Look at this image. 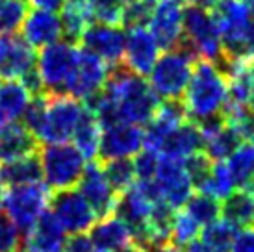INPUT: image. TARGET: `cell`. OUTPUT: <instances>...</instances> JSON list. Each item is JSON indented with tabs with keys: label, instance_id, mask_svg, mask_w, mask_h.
I'll list each match as a JSON object with an SVG mask.
<instances>
[{
	"label": "cell",
	"instance_id": "6da1fadb",
	"mask_svg": "<svg viewBox=\"0 0 254 252\" xmlns=\"http://www.w3.org/2000/svg\"><path fill=\"white\" fill-rule=\"evenodd\" d=\"M182 98L188 117L195 123L223 115L228 98V80L213 62L198 60Z\"/></svg>",
	"mask_w": 254,
	"mask_h": 252
},
{
	"label": "cell",
	"instance_id": "7a4b0ae2",
	"mask_svg": "<svg viewBox=\"0 0 254 252\" xmlns=\"http://www.w3.org/2000/svg\"><path fill=\"white\" fill-rule=\"evenodd\" d=\"M198 58L188 47L165 50L148 74V84L160 100H182Z\"/></svg>",
	"mask_w": 254,
	"mask_h": 252
},
{
	"label": "cell",
	"instance_id": "3957f363",
	"mask_svg": "<svg viewBox=\"0 0 254 252\" xmlns=\"http://www.w3.org/2000/svg\"><path fill=\"white\" fill-rule=\"evenodd\" d=\"M43 180L54 191L78 186L85 171V158L74 145L50 143L39 150Z\"/></svg>",
	"mask_w": 254,
	"mask_h": 252
},
{
	"label": "cell",
	"instance_id": "277c9868",
	"mask_svg": "<svg viewBox=\"0 0 254 252\" xmlns=\"http://www.w3.org/2000/svg\"><path fill=\"white\" fill-rule=\"evenodd\" d=\"M182 45L198 58L208 62H217L223 54L221 34L215 17L210 9L195 4L184 6V39Z\"/></svg>",
	"mask_w": 254,
	"mask_h": 252
},
{
	"label": "cell",
	"instance_id": "5b68a950",
	"mask_svg": "<svg viewBox=\"0 0 254 252\" xmlns=\"http://www.w3.org/2000/svg\"><path fill=\"white\" fill-rule=\"evenodd\" d=\"M50 188L45 182L9 186L2 195L4 213L21 232L30 230L37 219L50 208Z\"/></svg>",
	"mask_w": 254,
	"mask_h": 252
},
{
	"label": "cell",
	"instance_id": "8992f818",
	"mask_svg": "<svg viewBox=\"0 0 254 252\" xmlns=\"http://www.w3.org/2000/svg\"><path fill=\"white\" fill-rule=\"evenodd\" d=\"M78 50L74 43L67 39L43 47L37 54V72L49 95H67V82L78 62Z\"/></svg>",
	"mask_w": 254,
	"mask_h": 252
},
{
	"label": "cell",
	"instance_id": "52a82bcc",
	"mask_svg": "<svg viewBox=\"0 0 254 252\" xmlns=\"http://www.w3.org/2000/svg\"><path fill=\"white\" fill-rule=\"evenodd\" d=\"M82 112H84L82 100L71 95H49V108L37 141L43 145L67 143L76 130Z\"/></svg>",
	"mask_w": 254,
	"mask_h": 252
},
{
	"label": "cell",
	"instance_id": "ba28073f",
	"mask_svg": "<svg viewBox=\"0 0 254 252\" xmlns=\"http://www.w3.org/2000/svg\"><path fill=\"white\" fill-rule=\"evenodd\" d=\"M108 76H110V65L104 60H100L97 54H93L91 50L82 47L78 50L76 67L67 82L65 93L85 102L104 89Z\"/></svg>",
	"mask_w": 254,
	"mask_h": 252
},
{
	"label": "cell",
	"instance_id": "9c48e42d",
	"mask_svg": "<svg viewBox=\"0 0 254 252\" xmlns=\"http://www.w3.org/2000/svg\"><path fill=\"white\" fill-rule=\"evenodd\" d=\"M50 210L69 234L89 232L99 219L91 204L74 188L54 191L50 198Z\"/></svg>",
	"mask_w": 254,
	"mask_h": 252
},
{
	"label": "cell",
	"instance_id": "30bf717a",
	"mask_svg": "<svg viewBox=\"0 0 254 252\" xmlns=\"http://www.w3.org/2000/svg\"><path fill=\"white\" fill-rule=\"evenodd\" d=\"M154 184L160 191V198L171 204L175 210L184 208L195 191V186L191 182V176L186 169L184 160H175V158L160 156Z\"/></svg>",
	"mask_w": 254,
	"mask_h": 252
},
{
	"label": "cell",
	"instance_id": "8fae6325",
	"mask_svg": "<svg viewBox=\"0 0 254 252\" xmlns=\"http://www.w3.org/2000/svg\"><path fill=\"white\" fill-rule=\"evenodd\" d=\"M147 26L163 52L180 47L184 39V4L178 0H158Z\"/></svg>",
	"mask_w": 254,
	"mask_h": 252
},
{
	"label": "cell",
	"instance_id": "7c38bea8",
	"mask_svg": "<svg viewBox=\"0 0 254 252\" xmlns=\"http://www.w3.org/2000/svg\"><path fill=\"white\" fill-rule=\"evenodd\" d=\"M78 191L91 204V208L95 210L99 219L110 217L115 213L119 193L108 182L106 173H104V167L100 161L93 160L85 165L84 175L78 182Z\"/></svg>",
	"mask_w": 254,
	"mask_h": 252
},
{
	"label": "cell",
	"instance_id": "4fadbf2b",
	"mask_svg": "<svg viewBox=\"0 0 254 252\" xmlns=\"http://www.w3.org/2000/svg\"><path fill=\"white\" fill-rule=\"evenodd\" d=\"M80 43L84 49L91 50L100 60L113 67L123 63L125 47H127V32L119 24H106V22H91L84 32Z\"/></svg>",
	"mask_w": 254,
	"mask_h": 252
},
{
	"label": "cell",
	"instance_id": "5bb4252c",
	"mask_svg": "<svg viewBox=\"0 0 254 252\" xmlns=\"http://www.w3.org/2000/svg\"><path fill=\"white\" fill-rule=\"evenodd\" d=\"M145 130L143 126L117 123L113 126L102 128L99 147V161L117 160V158H134L143 150Z\"/></svg>",
	"mask_w": 254,
	"mask_h": 252
},
{
	"label": "cell",
	"instance_id": "9a60e30c",
	"mask_svg": "<svg viewBox=\"0 0 254 252\" xmlns=\"http://www.w3.org/2000/svg\"><path fill=\"white\" fill-rule=\"evenodd\" d=\"M67 230L52 210H47L30 230L24 232L21 252H65Z\"/></svg>",
	"mask_w": 254,
	"mask_h": 252
},
{
	"label": "cell",
	"instance_id": "2e32d148",
	"mask_svg": "<svg viewBox=\"0 0 254 252\" xmlns=\"http://www.w3.org/2000/svg\"><path fill=\"white\" fill-rule=\"evenodd\" d=\"M158 43L154 35L150 34L148 26H135L128 28L127 32V47H125V58L123 63L128 69L139 74V76H148L152 67L158 62Z\"/></svg>",
	"mask_w": 254,
	"mask_h": 252
},
{
	"label": "cell",
	"instance_id": "e0dca14e",
	"mask_svg": "<svg viewBox=\"0 0 254 252\" xmlns=\"http://www.w3.org/2000/svg\"><path fill=\"white\" fill-rule=\"evenodd\" d=\"M36 63V49L22 35H0V76L21 80Z\"/></svg>",
	"mask_w": 254,
	"mask_h": 252
},
{
	"label": "cell",
	"instance_id": "ac0fdd59",
	"mask_svg": "<svg viewBox=\"0 0 254 252\" xmlns=\"http://www.w3.org/2000/svg\"><path fill=\"white\" fill-rule=\"evenodd\" d=\"M22 37L34 47V49H43L47 45L60 41L64 37V24L62 17L52 11L45 9H36L30 11L22 24Z\"/></svg>",
	"mask_w": 254,
	"mask_h": 252
},
{
	"label": "cell",
	"instance_id": "d6986e66",
	"mask_svg": "<svg viewBox=\"0 0 254 252\" xmlns=\"http://www.w3.org/2000/svg\"><path fill=\"white\" fill-rule=\"evenodd\" d=\"M204 148V135L200 132V126L195 121H184L173 132L163 139L160 156L163 158H175V160H186L190 156L202 152Z\"/></svg>",
	"mask_w": 254,
	"mask_h": 252
},
{
	"label": "cell",
	"instance_id": "ffe728a7",
	"mask_svg": "<svg viewBox=\"0 0 254 252\" xmlns=\"http://www.w3.org/2000/svg\"><path fill=\"white\" fill-rule=\"evenodd\" d=\"M89 238H91L95 249H100V251L106 252H117L123 247H127L128 243L134 241L132 230L117 215L99 219L89 230Z\"/></svg>",
	"mask_w": 254,
	"mask_h": 252
},
{
	"label": "cell",
	"instance_id": "44dd1931",
	"mask_svg": "<svg viewBox=\"0 0 254 252\" xmlns=\"http://www.w3.org/2000/svg\"><path fill=\"white\" fill-rule=\"evenodd\" d=\"M37 137L22 123H9L0 133V165L37 152Z\"/></svg>",
	"mask_w": 254,
	"mask_h": 252
},
{
	"label": "cell",
	"instance_id": "7402d4cb",
	"mask_svg": "<svg viewBox=\"0 0 254 252\" xmlns=\"http://www.w3.org/2000/svg\"><path fill=\"white\" fill-rule=\"evenodd\" d=\"M0 176L4 186H24V184L43 182V169L39 152H32L28 156L17 158L0 165Z\"/></svg>",
	"mask_w": 254,
	"mask_h": 252
},
{
	"label": "cell",
	"instance_id": "603a6c76",
	"mask_svg": "<svg viewBox=\"0 0 254 252\" xmlns=\"http://www.w3.org/2000/svg\"><path fill=\"white\" fill-rule=\"evenodd\" d=\"M100 137H102V126H100L97 115L84 104L82 117L78 121L76 130L72 133V145L84 154L85 160L93 161L99 156Z\"/></svg>",
	"mask_w": 254,
	"mask_h": 252
},
{
	"label": "cell",
	"instance_id": "cb8c5ba5",
	"mask_svg": "<svg viewBox=\"0 0 254 252\" xmlns=\"http://www.w3.org/2000/svg\"><path fill=\"white\" fill-rule=\"evenodd\" d=\"M30 100L32 93L19 78H4V82H0V112L6 115L9 123L21 121Z\"/></svg>",
	"mask_w": 254,
	"mask_h": 252
},
{
	"label": "cell",
	"instance_id": "d4e9b609",
	"mask_svg": "<svg viewBox=\"0 0 254 252\" xmlns=\"http://www.w3.org/2000/svg\"><path fill=\"white\" fill-rule=\"evenodd\" d=\"M221 217L236 228H247L254 219V193L249 189H238L221 204Z\"/></svg>",
	"mask_w": 254,
	"mask_h": 252
},
{
	"label": "cell",
	"instance_id": "484cf974",
	"mask_svg": "<svg viewBox=\"0 0 254 252\" xmlns=\"http://www.w3.org/2000/svg\"><path fill=\"white\" fill-rule=\"evenodd\" d=\"M243 143L238 128L226 121L217 132L204 137V152L213 161H225Z\"/></svg>",
	"mask_w": 254,
	"mask_h": 252
},
{
	"label": "cell",
	"instance_id": "4316f807",
	"mask_svg": "<svg viewBox=\"0 0 254 252\" xmlns=\"http://www.w3.org/2000/svg\"><path fill=\"white\" fill-rule=\"evenodd\" d=\"M225 161L236 188L247 189L254 175V143L243 141Z\"/></svg>",
	"mask_w": 254,
	"mask_h": 252
},
{
	"label": "cell",
	"instance_id": "83f0119b",
	"mask_svg": "<svg viewBox=\"0 0 254 252\" xmlns=\"http://www.w3.org/2000/svg\"><path fill=\"white\" fill-rule=\"evenodd\" d=\"M238 230L240 228H236L234 224H230L226 219L221 217L217 221H213V223L206 224L204 228L200 230L198 238L213 252H230Z\"/></svg>",
	"mask_w": 254,
	"mask_h": 252
},
{
	"label": "cell",
	"instance_id": "f1b7e54d",
	"mask_svg": "<svg viewBox=\"0 0 254 252\" xmlns=\"http://www.w3.org/2000/svg\"><path fill=\"white\" fill-rule=\"evenodd\" d=\"M184 208H186V213L195 219L200 226H206L221 219V202L215 196L200 193V191L193 193Z\"/></svg>",
	"mask_w": 254,
	"mask_h": 252
},
{
	"label": "cell",
	"instance_id": "f546056e",
	"mask_svg": "<svg viewBox=\"0 0 254 252\" xmlns=\"http://www.w3.org/2000/svg\"><path fill=\"white\" fill-rule=\"evenodd\" d=\"M234 188H236V184L226 167V161H213L210 175L197 191L215 196L217 200H225L226 196L234 193Z\"/></svg>",
	"mask_w": 254,
	"mask_h": 252
},
{
	"label": "cell",
	"instance_id": "4dcf8cb0",
	"mask_svg": "<svg viewBox=\"0 0 254 252\" xmlns=\"http://www.w3.org/2000/svg\"><path fill=\"white\" fill-rule=\"evenodd\" d=\"M30 13V0H0V35H13Z\"/></svg>",
	"mask_w": 254,
	"mask_h": 252
},
{
	"label": "cell",
	"instance_id": "1f68e13d",
	"mask_svg": "<svg viewBox=\"0 0 254 252\" xmlns=\"http://www.w3.org/2000/svg\"><path fill=\"white\" fill-rule=\"evenodd\" d=\"M100 163L104 167L108 182L112 184V188L119 195L135 182V167L132 158H117V160L100 161Z\"/></svg>",
	"mask_w": 254,
	"mask_h": 252
},
{
	"label": "cell",
	"instance_id": "d6a6232c",
	"mask_svg": "<svg viewBox=\"0 0 254 252\" xmlns=\"http://www.w3.org/2000/svg\"><path fill=\"white\" fill-rule=\"evenodd\" d=\"M198 236H200V224L186 211H177L171 230V243L178 249H186L190 243L197 241Z\"/></svg>",
	"mask_w": 254,
	"mask_h": 252
},
{
	"label": "cell",
	"instance_id": "836d02e7",
	"mask_svg": "<svg viewBox=\"0 0 254 252\" xmlns=\"http://www.w3.org/2000/svg\"><path fill=\"white\" fill-rule=\"evenodd\" d=\"M93 19L106 24H119L123 21V9L127 0H87Z\"/></svg>",
	"mask_w": 254,
	"mask_h": 252
},
{
	"label": "cell",
	"instance_id": "e575fe53",
	"mask_svg": "<svg viewBox=\"0 0 254 252\" xmlns=\"http://www.w3.org/2000/svg\"><path fill=\"white\" fill-rule=\"evenodd\" d=\"M47 108H49V93H43V95H36L30 100L26 112L22 113L21 123L34 135H39L43 128V123H45V115H47Z\"/></svg>",
	"mask_w": 254,
	"mask_h": 252
},
{
	"label": "cell",
	"instance_id": "d590c367",
	"mask_svg": "<svg viewBox=\"0 0 254 252\" xmlns=\"http://www.w3.org/2000/svg\"><path fill=\"white\" fill-rule=\"evenodd\" d=\"M21 243V230L17 224L6 213H0V252H19Z\"/></svg>",
	"mask_w": 254,
	"mask_h": 252
},
{
	"label": "cell",
	"instance_id": "8d00e7d4",
	"mask_svg": "<svg viewBox=\"0 0 254 252\" xmlns=\"http://www.w3.org/2000/svg\"><path fill=\"white\" fill-rule=\"evenodd\" d=\"M158 165H160V154L143 148L139 154L134 156L135 180H154Z\"/></svg>",
	"mask_w": 254,
	"mask_h": 252
},
{
	"label": "cell",
	"instance_id": "74e56055",
	"mask_svg": "<svg viewBox=\"0 0 254 252\" xmlns=\"http://www.w3.org/2000/svg\"><path fill=\"white\" fill-rule=\"evenodd\" d=\"M230 252H254V230L253 228H241L236 234Z\"/></svg>",
	"mask_w": 254,
	"mask_h": 252
},
{
	"label": "cell",
	"instance_id": "f35d334b",
	"mask_svg": "<svg viewBox=\"0 0 254 252\" xmlns=\"http://www.w3.org/2000/svg\"><path fill=\"white\" fill-rule=\"evenodd\" d=\"M93 249L95 245L89 238V232H84V234H72L71 238L67 239L65 252H91Z\"/></svg>",
	"mask_w": 254,
	"mask_h": 252
},
{
	"label": "cell",
	"instance_id": "ab89813d",
	"mask_svg": "<svg viewBox=\"0 0 254 252\" xmlns=\"http://www.w3.org/2000/svg\"><path fill=\"white\" fill-rule=\"evenodd\" d=\"M238 128V132L240 135L243 137V141H251L254 143V112L253 110H249L241 119H238L236 123H230Z\"/></svg>",
	"mask_w": 254,
	"mask_h": 252
},
{
	"label": "cell",
	"instance_id": "60d3db41",
	"mask_svg": "<svg viewBox=\"0 0 254 252\" xmlns=\"http://www.w3.org/2000/svg\"><path fill=\"white\" fill-rule=\"evenodd\" d=\"M67 0H30V6H34L36 9H45V11H52L58 13L62 11Z\"/></svg>",
	"mask_w": 254,
	"mask_h": 252
},
{
	"label": "cell",
	"instance_id": "b9f144b4",
	"mask_svg": "<svg viewBox=\"0 0 254 252\" xmlns=\"http://www.w3.org/2000/svg\"><path fill=\"white\" fill-rule=\"evenodd\" d=\"M145 252H182V249L175 247L173 243H158V245H150L145 249Z\"/></svg>",
	"mask_w": 254,
	"mask_h": 252
},
{
	"label": "cell",
	"instance_id": "7bdbcfd3",
	"mask_svg": "<svg viewBox=\"0 0 254 252\" xmlns=\"http://www.w3.org/2000/svg\"><path fill=\"white\" fill-rule=\"evenodd\" d=\"M184 252H213V251L212 249H208L200 239H197V241H193V243H190V245L186 247Z\"/></svg>",
	"mask_w": 254,
	"mask_h": 252
},
{
	"label": "cell",
	"instance_id": "ee69618b",
	"mask_svg": "<svg viewBox=\"0 0 254 252\" xmlns=\"http://www.w3.org/2000/svg\"><path fill=\"white\" fill-rule=\"evenodd\" d=\"M188 4H195V6L206 7V9H213L219 4V0H188Z\"/></svg>",
	"mask_w": 254,
	"mask_h": 252
},
{
	"label": "cell",
	"instance_id": "f6af8a7d",
	"mask_svg": "<svg viewBox=\"0 0 254 252\" xmlns=\"http://www.w3.org/2000/svg\"><path fill=\"white\" fill-rule=\"evenodd\" d=\"M117 252H145V249L137 245L135 241H132V243H128L127 247H123V249H121V251H117Z\"/></svg>",
	"mask_w": 254,
	"mask_h": 252
},
{
	"label": "cell",
	"instance_id": "bcb514c9",
	"mask_svg": "<svg viewBox=\"0 0 254 252\" xmlns=\"http://www.w3.org/2000/svg\"><path fill=\"white\" fill-rule=\"evenodd\" d=\"M7 125H9V121L6 119V115H4V113L0 112V133H2V130H4Z\"/></svg>",
	"mask_w": 254,
	"mask_h": 252
},
{
	"label": "cell",
	"instance_id": "7dc6e473",
	"mask_svg": "<svg viewBox=\"0 0 254 252\" xmlns=\"http://www.w3.org/2000/svg\"><path fill=\"white\" fill-rule=\"evenodd\" d=\"M243 4L249 7V11H251V15L254 17V0H243Z\"/></svg>",
	"mask_w": 254,
	"mask_h": 252
},
{
	"label": "cell",
	"instance_id": "c3c4849f",
	"mask_svg": "<svg viewBox=\"0 0 254 252\" xmlns=\"http://www.w3.org/2000/svg\"><path fill=\"white\" fill-rule=\"evenodd\" d=\"M135 2H141V4H145L148 7H154L158 4V0H135Z\"/></svg>",
	"mask_w": 254,
	"mask_h": 252
},
{
	"label": "cell",
	"instance_id": "681fc988",
	"mask_svg": "<svg viewBox=\"0 0 254 252\" xmlns=\"http://www.w3.org/2000/svg\"><path fill=\"white\" fill-rule=\"evenodd\" d=\"M249 191H253V193H254V175H253V178H251V184H249Z\"/></svg>",
	"mask_w": 254,
	"mask_h": 252
},
{
	"label": "cell",
	"instance_id": "f907efd6",
	"mask_svg": "<svg viewBox=\"0 0 254 252\" xmlns=\"http://www.w3.org/2000/svg\"><path fill=\"white\" fill-rule=\"evenodd\" d=\"M249 106H251V110L254 112V93H253V97H251V102H249Z\"/></svg>",
	"mask_w": 254,
	"mask_h": 252
},
{
	"label": "cell",
	"instance_id": "816d5d0a",
	"mask_svg": "<svg viewBox=\"0 0 254 252\" xmlns=\"http://www.w3.org/2000/svg\"><path fill=\"white\" fill-rule=\"evenodd\" d=\"M249 65H251V72H253V76H254V60H251V62H249Z\"/></svg>",
	"mask_w": 254,
	"mask_h": 252
},
{
	"label": "cell",
	"instance_id": "f5cc1de1",
	"mask_svg": "<svg viewBox=\"0 0 254 252\" xmlns=\"http://www.w3.org/2000/svg\"><path fill=\"white\" fill-rule=\"evenodd\" d=\"M4 210V204H2V195H0V211Z\"/></svg>",
	"mask_w": 254,
	"mask_h": 252
},
{
	"label": "cell",
	"instance_id": "db71d44e",
	"mask_svg": "<svg viewBox=\"0 0 254 252\" xmlns=\"http://www.w3.org/2000/svg\"><path fill=\"white\" fill-rule=\"evenodd\" d=\"M91 252H106V251H100V249H93Z\"/></svg>",
	"mask_w": 254,
	"mask_h": 252
},
{
	"label": "cell",
	"instance_id": "11a10c76",
	"mask_svg": "<svg viewBox=\"0 0 254 252\" xmlns=\"http://www.w3.org/2000/svg\"><path fill=\"white\" fill-rule=\"evenodd\" d=\"M253 224H254V219H253Z\"/></svg>",
	"mask_w": 254,
	"mask_h": 252
},
{
	"label": "cell",
	"instance_id": "9f6ffc18",
	"mask_svg": "<svg viewBox=\"0 0 254 252\" xmlns=\"http://www.w3.org/2000/svg\"><path fill=\"white\" fill-rule=\"evenodd\" d=\"M19 252H21V251H19Z\"/></svg>",
	"mask_w": 254,
	"mask_h": 252
},
{
	"label": "cell",
	"instance_id": "6f0895ef",
	"mask_svg": "<svg viewBox=\"0 0 254 252\" xmlns=\"http://www.w3.org/2000/svg\"><path fill=\"white\" fill-rule=\"evenodd\" d=\"M0 78H2V76H0Z\"/></svg>",
	"mask_w": 254,
	"mask_h": 252
}]
</instances>
